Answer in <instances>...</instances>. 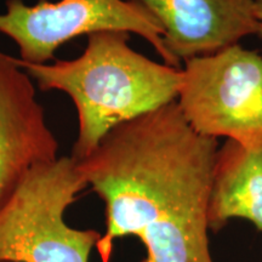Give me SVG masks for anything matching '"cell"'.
I'll use <instances>...</instances> for the list:
<instances>
[{"label": "cell", "mask_w": 262, "mask_h": 262, "mask_svg": "<svg viewBox=\"0 0 262 262\" xmlns=\"http://www.w3.org/2000/svg\"><path fill=\"white\" fill-rule=\"evenodd\" d=\"M217 149L216 141L176 126L136 130L107 147L88 171L104 205L101 262H111L125 237L145 248L140 262H214L208 209Z\"/></svg>", "instance_id": "1"}, {"label": "cell", "mask_w": 262, "mask_h": 262, "mask_svg": "<svg viewBox=\"0 0 262 262\" xmlns=\"http://www.w3.org/2000/svg\"><path fill=\"white\" fill-rule=\"evenodd\" d=\"M15 60L39 89L61 91L73 102L75 162L91 155L116 127L178 101L182 83V70L134 50L125 32L88 35L84 51L73 60L41 64Z\"/></svg>", "instance_id": "2"}, {"label": "cell", "mask_w": 262, "mask_h": 262, "mask_svg": "<svg viewBox=\"0 0 262 262\" xmlns=\"http://www.w3.org/2000/svg\"><path fill=\"white\" fill-rule=\"evenodd\" d=\"M85 188L71 156L35 166L0 208V262H90L102 233L66 220Z\"/></svg>", "instance_id": "3"}, {"label": "cell", "mask_w": 262, "mask_h": 262, "mask_svg": "<svg viewBox=\"0 0 262 262\" xmlns=\"http://www.w3.org/2000/svg\"><path fill=\"white\" fill-rule=\"evenodd\" d=\"M203 136L262 150V57L239 44L185 62L178 101Z\"/></svg>", "instance_id": "4"}, {"label": "cell", "mask_w": 262, "mask_h": 262, "mask_svg": "<svg viewBox=\"0 0 262 262\" xmlns=\"http://www.w3.org/2000/svg\"><path fill=\"white\" fill-rule=\"evenodd\" d=\"M98 32L140 35L164 63L179 67L164 47L159 22L133 0H8L0 14V33L15 42L25 63H48L66 42Z\"/></svg>", "instance_id": "5"}, {"label": "cell", "mask_w": 262, "mask_h": 262, "mask_svg": "<svg viewBox=\"0 0 262 262\" xmlns=\"http://www.w3.org/2000/svg\"><path fill=\"white\" fill-rule=\"evenodd\" d=\"M58 149L34 81L0 51V208L35 166L57 159Z\"/></svg>", "instance_id": "6"}, {"label": "cell", "mask_w": 262, "mask_h": 262, "mask_svg": "<svg viewBox=\"0 0 262 262\" xmlns=\"http://www.w3.org/2000/svg\"><path fill=\"white\" fill-rule=\"evenodd\" d=\"M163 29L169 55L181 61L208 56L258 32L255 0H133Z\"/></svg>", "instance_id": "7"}, {"label": "cell", "mask_w": 262, "mask_h": 262, "mask_svg": "<svg viewBox=\"0 0 262 262\" xmlns=\"http://www.w3.org/2000/svg\"><path fill=\"white\" fill-rule=\"evenodd\" d=\"M232 219L247 220L262 232V150L226 140L212 171L209 229L221 231Z\"/></svg>", "instance_id": "8"}, {"label": "cell", "mask_w": 262, "mask_h": 262, "mask_svg": "<svg viewBox=\"0 0 262 262\" xmlns=\"http://www.w3.org/2000/svg\"><path fill=\"white\" fill-rule=\"evenodd\" d=\"M255 9H256V16L258 19L257 35L262 38V0H255Z\"/></svg>", "instance_id": "9"}]
</instances>
